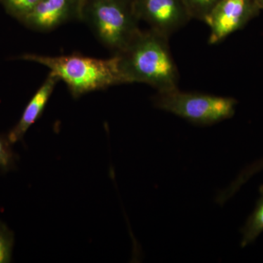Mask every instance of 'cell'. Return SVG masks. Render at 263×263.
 I'll return each mask as SVG.
<instances>
[{
	"label": "cell",
	"mask_w": 263,
	"mask_h": 263,
	"mask_svg": "<svg viewBox=\"0 0 263 263\" xmlns=\"http://www.w3.org/2000/svg\"><path fill=\"white\" fill-rule=\"evenodd\" d=\"M192 18L203 21L220 0H183Z\"/></svg>",
	"instance_id": "5bb4252c"
},
{
	"label": "cell",
	"mask_w": 263,
	"mask_h": 263,
	"mask_svg": "<svg viewBox=\"0 0 263 263\" xmlns=\"http://www.w3.org/2000/svg\"><path fill=\"white\" fill-rule=\"evenodd\" d=\"M18 160V155L13 151L7 136L0 135V173L15 171Z\"/></svg>",
	"instance_id": "8fae6325"
},
{
	"label": "cell",
	"mask_w": 263,
	"mask_h": 263,
	"mask_svg": "<svg viewBox=\"0 0 263 263\" xmlns=\"http://www.w3.org/2000/svg\"><path fill=\"white\" fill-rule=\"evenodd\" d=\"M168 38L152 29L141 30L127 47L115 54L125 84H148L157 91L178 88L179 70Z\"/></svg>",
	"instance_id": "6da1fadb"
},
{
	"label": "cell",
	"mask_w": 263,
	"mask_h": 263,
	"mask_svg": "<svg viewBox=\"0 0 263 263\" xmlns=\"http://www.w3.org/2000/svg\"><path fill=\"white\" fill-rule=\"evenodd\" d=\"M260 11L256 0H220L204 20L210 28L209 44H218L243 28Z\"/></svg>",
	"instance_id": "5b68a950"
},
{
	"label": "cell",
	"mask_w": 263,
	"mask_h": 263,
	"mask_svg": "<svg viewBox=\"0 0 263 263\" xmlns=\"http://www.w3.org/2000/svg\"><path fill=\"white\" fill-rule=\"evenodd\" d=\"M84 0H41L22 22L29 28L46 32L72 20H81Z\"/></svg>",
	"instance_id": "52a82bcc"
},
{
	"label": "cell",
	"mask_w": 263,
	"mask_h": 263,
	"mask_svg": "<svg viewBox=\"0 0 263 263\" xmlns=\"http://www.w3.org/2000/svg\"><path fill=\"white\" fill-rule=\"evenodd\" d=\"M41 0H0L5 10L13 17L22 21L29 14Z\"/></svg>",
	"instance_id": "7c38bea8"
},
{
	"label": "cell",
	"mask_w": 263,
	"mask_h": 263,
	"mask_svg": "<svg viewBox=\"0 0 263 263\" xmlns=\"http://www.w3.org/2000/svg\"><path fill=\"white\" fill-rule=\"evenodd\" d=\"M22 59L47 67L50 75L65 83L74 98L125 84L117 55L108 59H97L80 54L57 57L26 54Z\"/></svg>",
	"instance_id": "7a4b0ae2"
},
{
	"label": "cell",
	"mask_w": 263,
	"mask_h": 263,
	"mask_svg": "<svg viewBox=\"0 0 263 263\" xmlns=\"http://www.w3.org/2000/svg\"><path fill=\"white\" fill-rule=\"evenodd\" d=\"M81 20L114 55L122 52L141 31L134 0H84Z\"/></svg>",
	"instance_id": "3957f363"
},
{
	"label": "cell",
	"mask_w": 263,
	"mask_h": 263,
	"mask_svg": "<svg viewBox=\"0 0 263 263\" xmlns=\"http://www.w3.org/2000/svg\"><path fill=\"white\" fill-rule=\"evenodd\" d=\"M156 108L182 118L198 126H210L234 116V98L200 92H186L179 88L157 91L152 98Z\"/></svg>",
	"instance_id": "277c9868"
},
{
	"label": "cell",
	"mask_w": 263,
	"mask_h": 263,
	"mask_svg": "<svg viewBox=\"0 0 263 263\" xmlns=\"http://www.w3.org/2000/svg\"><path fill=\"white\" fill-rule=\"evenodd\" d=\"M261 10H263V0H256Z\"/></svg>",
	"instance_id": "9a60e30c"
},
{
	"label": "cell",
	"mask_w": 263,
	"mask_h": 263,
	"mask_svg": "<svg viewBox=\"0 0 263 263\" xmlns=\"http://www.w3.org/2000/svg\"><path fill=\"white\" fill-rule=\"evenodd\" d=\"M262 170H263V159L246 167L238 175L236 179L230 184L229 187L219 194L217 196L219 201L221 202V203H224L228 199H230L234 194L237 193V191L241 187L242 185L245 184L252 176L262 171Z\"/></svg>",
	"instance_id": "30bf717a"
},
{
	"label": "cell",
	"mask_w": 263,
	"mask_h": 263,
	"mask_svg": "<svg viewBox=\"0 0 263 263\" xmlns=\"http://www.w3.org/2000/svg\"><path fill=\"white\" fill-rule=\"evenodd\" d=\"M134 5L139 21L167 37L193 19L183 0H134Z\"/></svg>",
	"instance_id": "8992f818"
},
{
	"label": "cell",
	"mask_w": 263,
	"mask_h": 263,
	"mask_svg": "<svg viewBox=\"0 0 263 263\" xmlns=\"http://www.w3.org/2000/svg\"><path fill=\"white\" fill-rule=\"evenodd\" d=\"M259 190V197L255 209L240 230L243 235L240 243L242 248L254 243L263 232V185H261Z\"/></svg>",
	"instance_id": "9c48e42d"
},
{
	"label": "cell",
	"mask_w": 263,
	"mask_h": 263,
	"mask_svg": "<svg viewBox=\"0 0 263 263\" xmlns=\"http://www.w3.org/2000/svg\"><path fill=\"white\" fill-rule=\"evenodd\" d=\"M14 242V233L0 220V263L11 262Z\"/></svg>",
	"instance_id": "4fadbf2b"
},
{
	"label": "cell",
	"mask_w": 263,
	"mask_h": 263,
	"mask_svg": "<svg viewBox=\"0 0 263 263\" xmlns=\"http://www.w3.org/2000/svg\"><path fill=\"white\" fill-rule=\"evenodd\" d=\"M58 81L57 78L48 74L47 79L24 108L18 123L6 135L12 145L22 141L29 128L41 117Z\"/></svg>",
	"instance_id": "ba28073f"
}]
</instances>
